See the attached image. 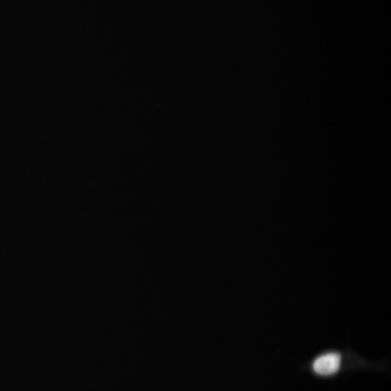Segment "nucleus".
<instances>
[{
  "instance_id": "1",
  "label": "nucleus",
  "mask_w": 391,
  "mask_h": 391,
  "mask_svg": "<svg viewBox=\"0 0 391 391\" xmlns=\"http://www.w3.org/2000/svg\"><path fill=\"white\" fill-rule=\"evenodd\" d=\"M344 362V355L339 351H325L312 360V373L319 377H332L339 373Z\"/></svg>"
}]
</instances>
